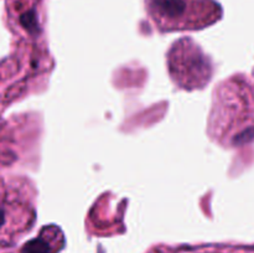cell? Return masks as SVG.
Wrapping results in <instances>:
<instances>
[{"mask_svg": "<svg viewBox=\"0 0 254 253\" xmlns=\"http://www.w3.org/2000/svg\"><path fill=\"white\" fill-rule=\"evenodd\" d=\"M145 4L149 17L160 31L202 29L218 15L212 0H145Z\"/></svg>", "mask_w": 254, "mask_h": 253, "instance_id": "6da1fadb", "label": "cell"}, {"mask_svg": "<svg viewBox=\"0 0 254 253\" xmlns=\"http://www.w3.org/2000/svg\"><path fill=\"white\" fill-rule=\"evenodd\" d=\"M168 64L171 78L184 89L202 88L211 78L210 61L191 40H180L173 45Z\"/></svg>", "mask_w": 254, "mask_h": 253, "instance_id": "7a4b0ae2", "label": "cell"}, {"mask_svg": "<svg viewBox=\"0 0 254 253\" xmlns=\"http://www.w3.org/2000/svg\"><path fill=\"white\" fill-rule=\"evenodd\" d=\"M21 253H52V250L49 242H46L42 237H39L29 241L22 247Z\"/></svg>", "mask_w": 254, "mask_h": 253, "instance_id": "3957f363", "label": "cell"}, {"mask_svg": "<svg viewBox=\"0 0 254 253\" xmlns=\"http://www.w3.org/2000/svg\"><path fill=\"white\" fill-rule=\"evenodd\" d=\"M254 140V128L251 126V128L245 129L243 131H241L240 134L233 138V144L235 145H243V144H247L250 141Z\"/></svg>", "mask_w": 254, "mask_h": 253, "instance_id": "277c9868", "label": "cell"}, {"mask_svg": "<svg viewBox=\"0 0 254 253\" xmlns=\"http://www.w3.org/2000/svg\"><path fill=\"white\" fill-rule=\"evenodd\" d=\"M4 220H5L4 211H2L1 208H0V226H2V223H4Z\"/></svg>", "mask_w": 254, "mask_h": 253, "instance_id": "5b68a950", "label": "cell"}]
</instances>
